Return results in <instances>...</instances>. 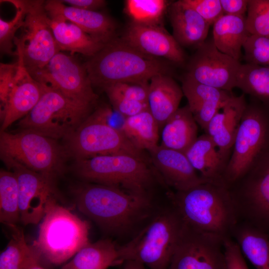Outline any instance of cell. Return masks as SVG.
<instances>
[{"label":"cell","instance_id":"33","mask_svg":"<svg viewBox=\"0 0 269 269\" xmlns=\"http://www.w3.org/2000/svg\"><path fill=\"white\" fill-rule=\"evenodd\" d=\"M236 87L269 107V66L241 64Z\"/></svg>","mask_w":269,"mask_h":269},{"label":"cell","instance_id":"23","mask_svg":"<svg viewBox=\"0 0 269 269\" xmlns=\"http://www.w3.org/2000/svg\"><path fill=\"white\" fill-rule=\"evenodd\" d=\"M169 17L172 35L182 47L197 49L206 40L210 25L184 0L171 4Z\"/></svg>","mask_w":269,"mask_h":269},{"label":"cell","instance_id":"18","mask_svg":"<svg viewBox=\"0 0 269 269\" xmlns=\"http://www.w3.org/2000/svg\"><path fill=\"white\" fill-rule=\"evenodd\" d=\"M146 55L164 58L177 64H183L185 52L172 35L160 25H146L131 22L122 39Z\"/></svg>","mask_w":269,"mask_h":269},{"label":"cell","instance_id":"11","mask_svg":"<svg viewBox=\"0 0 269 269\" xmlns=\"http://www.w3.org/2000/svg\"><path fill=\"white\" fill-rule=\"evenodd\" d=\"M228 188L239 219L269 236V143L248 171Z\"/></svg>","mask_w":269,"mask_h":269},{"label":"cell","instance_id":"21","mask_svg":"<svg viewBox=\"0 0 269 269\" xmlns=\"http://www.w3.org/2000/svg\"><path fill=\"white\" fill-rule=\"evenodd\" d=\"M44 6L49 17L61 18L73 23L105 43L114 38L115 23L103 13L67 5L60 0L45 1Z\"/></svg>","mask_w":269,"mask_h":269},{"label":"cell","instance_id":"31","mask_svg":"<svg viewBox=\"0 0 269 269\" xmlns=\"http://www.w3.org/2000/svg\"><path fill=\"white\" fill-rule=\"evenodd\" d=\"M232 235L257 269H269V236L244 222L237 224Z\"/></svg>","mask_w":269,"mask_h":269},{"label":"cell","instance_id":"26","mask_svg":"<svg viewBox=\"0 0 269 269\" xmlns=\"http://www.w3.org/2000/svg\"><path fill=\"white\" fill-rule=\"evenodd\" d=\"M49 24L60 51L78 53L91 57L106 44L64 19L49 17Z\"/></svg>","mask_w":269,"mask_h":269},{"label":"cell","instance_id":"20","mask_svg":"<svg viewBox=\"0 0 269 269\" xmlns=\"http://www.w3.org/2000/svg\"><path fill=\"white\" fill-rule=\"evenodd\" d=\"M181 88L198 125L206 133L208 124L234 95L232 91L209 86L186 77Z\"/></svg>","mask_w":269,"mask_h":269},{"label":"cell","instance_id":"42","mask_svg":"<svg viewBox=\"0 0 269 269\" xmlns=\"http://www.w3.org/2000/svg\"><path fill=\"white\" fill-rule=\"evenodd\" d=\"M224 253L225 269H249L239 245L231 237L224 240Z\"/></svg>","mask_w":269,"mask_h":269},{"label":"cell","instance_id":"38","mask_svg":"<svg viewBox=\"0 0 269 269\" xmlns=\"http://www.w3.org/2000/svg\"><path fill=\"white\" fill-rule=\"evenodd\" d=\"M243 49L246 63L269 66V37L251 35Z\"/></svg>","mask_w":269,"mask_h":269},{"label":"cell","instance_id":"27","mask_svg":"<svg viewBox=\"0 0 269 269\" xmlns=\"http://www.w3.org/2000/svg\"><path fill=\"white\" fill-rule=\"evenodd\" d=\"M162 129L160 145L183 152L198 137V124L188 105L179 108Z\"/></svg>","mask_w":269,"mask_h":269},{"label":"cell","instance_id":"43","mask_svg":"<svg viewBox=\"0 0 269 269\" xmlns=\"http://www.w3.org/2000/svg\"><path fill=\"white\" fill-rule=\"evenodd\" d=\"M224 15L246 16L249 0H220Z\"/></svg>","mask_w":269,"mask_h":269},{"label":"cell","instance_id":"8","mask_svg":"<svg viewBox=\"0 0 269 269\" xmlns=\"http://www.w3.org/2000/svg\"><path fill=\"white\" fill-rule=\"evenodd\" d=\"M41 84L42 92L39 100L17 126L21 130L34 131L56 140L65 139L90 115L93 107L73 101Z\"/></svg>","mask_w":269,"mask_h":269},{"label":"cell","instance_id":"48","mask_svg":"<svg viewBox=\"0 0 269 269\" xmlns=\"http://www.w3.org/2000/svg\"><path fill=\"white\" fill-rule=\"evenodd\" d=\"M268 7H269V0H268Z\"/></svg>","mask_w":269,"mask_h":269},{"label":"cell","instance_id":"35","mask_svg":"<svg viewBox=\"0 0 269 269\" xmlns=\"http://www.w3.org/2000/svg\"><path fill=\"white\" fill-rule=\"evenodd\" d=\"M168 6L164 0H127L125 10L132 22L146 25H159Z\"/></svg>","mask_w":269,"mask_h":269},{"label":"cell","instance_id":"32","mask_svg":"<svg viewBox=\"0 0 269 269\" xmlns=\"http://www.w3.org/2000/svg\"><path fill=\"white\" fill-rule=\"evenodd\" d=\"M8 227L11 230V237L0 254V269H29L41 264L35 248L27 243L23 231L16 225Z\"/></svg>","mask_w":269,"mask_h":269},{"label":"cell","instance_id":"12","mask_svg":"<svg viewBox=\"0 0 269 269\" xmlns=\"http://www.w3.org/2000/svg\"><path fill=\"white\" fill-rule=\"evenodd\" d=\"M44 0H23L25 14L14 40L15 54L32 73L42 69L60 51L49 24Z\"/></svg>","mask_w":269,"mask_h":269},{"label":"cell","instance_id":"41","mask_svg":"<svg viewBox=\"0 0 269 269\" xmlns=\"http://www.w3.org/2000/svg\"><path fill=\"white\" fill-rule=\"evenodd\" d=\"M210 26L224 15L220 0H184Z\"/></svg>","mask_w":269,"mask_h":269},{"label":"cell","instance_id":"3","mask_svg":"<svg viewBox=\"0 0 269 269\" xmlns=\"http://www.w3.org/2000/svg\"><path fill=\"white\" fill-rule=\"evenodd\" d=\"M93 86L103 89L121 83L149 81L157 75H169V66L115 38L83 64Z\"/></svg>","mask_w":269,"mask_h":269},{"label":"cell","instance_id":"9","mask_svg":"<svg viewBox=\"0 0 269 269\" xmlns=\"http://www.w3.org/2000/svg\"><path fill=\"white\" fill-rule=\"evenodd\" d=\"M0 150L2 159L13 160L53 180L62 172L68 154L56 139L28 130L0 131Z\"/></svg>","mask_w":269,"mask_h":269},{"label":"cell","instance_id":"37","mask_svg":"<svg viewBox=\"0 0 269 269\" xmlns=\"http://www.w3.org/2000/svg\"><path fill=\"white\" fill-rule=\"evenodd\" d=\"M246 22L250 35L269 37L268 0H249Z\"/></svg>","mask_w":269,"mask_h":269},{"label":"cell","instance_id":"15","mask_svg":"<svg viewBox=\"0 0 269 269\" xmlns=\"http://www.w3.org/2000/svg\"><path fill=\"white\" fill-rule=\"evenodd\" d=\"M225 239L184 225L168 269H225Z\"/></svg>","mask_w":269,"mask_h":269},{"label":"cell","instance_id":"4","mask_svg":"<svg viewBox=\"0 0 269 269\" xmlns=\"http://www.w3.org/2000/svg\"><path fill=\"white\" fill-rule=\"evenodd\" d=\"M87 222L57 203L54 197L48 200L40 221L38 235L32 246L41 264L60 265L89 243Z\"/></svg>","mask_w":269,"mask_h":269},{"label":"cell","instance_id":"46","mask_svg":"<svg viewBox=\"0 0 269 269\" xmlns=\"http://www.w3.org/2000/svg\"><path fill=\"white\" fill-rule=\"evenodd\" d=\"M29 269H46L40 263H37L32 266Z\"/></svg>","mask_w":269,"mask_h":269},{"label":"cell","instance_id":"7","mask_svg":"<svg viewBox=\"0 0 269 269\" xmlns=\"http://www.w3.org/2000/svg\"><path fill=\"white\" fill-rule=\"evenodd\" d=\"M183 226L174 209L157 216L129 243L119 247L120 265L134 260L150 269H168Z\"/></svg>","mask_w":269,"mask_h":269},{"label":"cell","instance_id":"25","mask_svg":"<svg viewBox=\"0 0 269 269\" xmlns=\"http://www.w3.org/2000/svg\"><path fill=\"white\" fill-rule=\"evenodd\" d=\"M148 110L161 129L166 121L179 108L184 96L181 87L168 74H159L149 80Z\"/></svg>","mask_w":269,"mask_h":269},{"label":"cell","instance_id":"16","mask_svg":"<svg viewBox=\"0 0 269 269\" xmlns=\"http://www.w3.org/2000/svg\"><path fill=\"white\" fill-rule=\"evenodd\" d=\"M241 65L240 61L220 51L212 38L196 49L185 76L201 84L232 91L236 87Z\"/></svg>","mask_w":269,"mask_h":269},{"label":"cell","instance_id":"39","mask_svg":"<svg viewBox=\"0 0 269 269\" xmlns=\"http://www.w3.org/2000/svg\"><path fill=\"white\" fill-rule=\"evenodd\" d=\"M148 81L121 83L104 88L128 99L147 103ZM148 104V103H147Z\"/></svg>","mask_w":269,"mask_h":269},{"label":"cell","instance_id":"22","mask_svg":"<svg viewBox=\"0 0 269 269\" xmlns=\"http://www.w3.org/2000/svg\"><path fill=\"white\" fill-rule=\"evenodd\" d=\"M244 94L233 95L209 122L206 133L221 153L229 158L247 105Z\"/></svg>","mask_w":269,"mask_h":269},{"label":"cell","instance_id":"1","mask_svg":"<svg viewBox=\"0 0 269 269\" xmlns=\"http://www.w3.org/2000/svg\"><path fill=\"white\" fill-rule=\"evenodd\" d=\"M184 225L197 232L223 239L231 237L238 216L227 186L205 182L183 191L169 193Z\"/></svg>","mask_w":269,"mask_h":269},{"label":"cell","instance_id":"13","mask_svg":"<svg viewBox=\"0 0 269 269\" xmlns=\"http://www.w3.org/2000/svg\"><path fill=\"white\" fill-rule=\"evenodd\" d=\"M42 84L27 71L20 58L12 64L0 63V131L26 116L38 102Z\"/></svg>","mask_w":269,"mask_h":269},{"label":"cell","instance_id":"34","mask_svg":"<svg viewBox=\"0 0 269 269\" xmlns=\"http://www.w3.org/2000/svg\"><path fill=\"white\" fill-rule=\"evenodd\" d=\"M0 221L9 226L20 221L18 187L11 171H0Z\"/></svg>","mask_w":269,"mask_h":269},{"label":"cell","instance_id":"24","mask_svg":"<svg viewBox=\"0 0 269 269\" xmlns=\"http://www.w3.org/2000/svg\"><path fill=\"white\" fill-rule=\"evenodd\" d=\"M184 153L203 179L224 184L223 177L229 158L221 153L208 134L199 136Z\"/></svg>","mask_w":269,"mask_h":269},{"label":"cell","instance_id":"47","mask_svg":"<svg viewBox=\"0 0 269 269\" xmlns=\"http://www.w3.org/2000/svg\"><path fill=\"white\" fill-rule=\"evenodd\" d=\"M61 269H73L71 267L68 266L67 264H65Z\"/></svg>","mask_w":269,"mask_h":269},{"label":"cell","instance_id":"36","mask_svg":"<svg viewBox=\"0 0 269 269\" xmlns=\"http://www.w3.org/2000/svg\"><path fill=\"white\" fill-rule=\"evenodd\" d=\"M12 3L16 8V13L10 21L0 18V50L1 54H13L15 34L21 28L25 11L22 0H4Z\"/></svg>","mask_w":269,"mask_h":269},{"label":"cell","instance_id":"5","mask_svg":"<svg viewBox=\"0 0 269 269\" xmlns=\"http://www.w3.org/2000/svg\"><path fill=\"white\" fill-rule=\"evenodd\" d=\"M116 111L107 106L98 108L65 138L68 154L76 160L99 155L125 153L149 160L135 148L120 129L109 122Z\"/></svg>","mask_w":269,"mask_h":269},{"label":"cell","instance_id":"29","mask_svg":"<svg viewBox=\"0 0 269 269\" xmlns=\"http://www.w3.org/2000/svg\"><path fill=\"white\" fill-rule=\"evenodd\" d=\"M120 129L129 141L140 151H149L158 145L160 129L148 109L124 118Z\"/></svg>","mask_w":269,"mask_h":269},{"label":"cell","instance_id":"2","mask_svg":"<svg viewBox=\"0 0 269 269\" xmlns=\"http://www.w3.org/2000/svg\"><path fill=\"white\" fill-rule=\"evenodd\" d=\"M76 202L79 211L106 231L121 233L145 217L151 207L147 195L94 183L77 189Z\"/></svg>","mask_w":269,"mask_h":269},{"label":"cell","instance_id":"30","mask_svg":"<svg viewBox=\"0 0 269 269\" xmlns=\"http://www.w3.org/2000/svg\"><path fill=\"white\" fill-rule=\"evenodd\" d=\"M66 264L73 269H108L120 265L119 247L109 239L89 242Z\"/></svg>","mask_w":269,"mask_h":269},{"label":"cell","instance_id":"10","mask_svg":"<svg viewBox=\"0 0 269 269\" xmlns=\"http://www.w3.org/2000/svg\"><path fill=\"white\" fill-rule=\"evenodd\" d=\"M269 143V107L247 103L223 177L227 187L248 171Z\"/></svg>","mask_w":269,"mask_h":269},{"label":"cell","instance_id":"19","mask_svg":"<svg viewBox=\"0 0 269 269\" xmlns=\"http://www.w3.org/2000/svg\"><path fill=\"white\" fill-rule=\"evenodd\" d=\"M149 159L165 183L175 191H183L208 182L193 168L184 152L158 145L148 151Z\"/></svg>","mask_w":269,"mask_h":269},{"label":"cell","instance_id":"40","mask_svg":"<svg viewBox=\"0 0 269 269\" xmlns=\"http://www.w3.org/2000/svg\"><path fill=\"white\" fill-rule=\"evenodd\" d=\"M104 90L113 109L124 118L135 115L148 109L147 103L128 99L109 90Z\"/></svg>","mask_w":269,"mask_h":269},{"label":"cell","instance_id":"28","mask_svg":"<svg viewBox=\"0 0 269 269\" xmlns=\"http://www.w3.org/2000/svg\"><path fill=\"white\" fill-rule=\"evenodd\" d=\"M249 33L246 16L224 15L213 25V40L221 52L240 61Z\"/></svg>","mask_w":269,"mask_h":269},{"label":"cell","instance_id":"17","mask_svg":"<svg viewBox=\"0 0 269 269\" xmlns=\"http://www.w3.org/2000/svg\"><path fill=\"white\" fill-rule=\"evenodd\" d=\"M17 179L20 221L24 225L40 222L48 200L55 193L53 180L8 159H2Z\"/></svg>","mask_w":269,"mask_h":269},{"label":"cell","instance_id":"14","mask_svg":"<svg viewBox=\"0 0 269 269\" xmlns=\"http://www.w3.org/2000/svg\"><path fill=\"white\" fill-rule=\"evenodd\" d=\"M30 74L79 103L93 107L98 99L83 64L61 51L42 69Z\"/></svg>","mask_w":269,"mask_h":269},{"label":"cell","instance_id":"45","mask_svg":"<svg viewBox=\"0 0 269 269\" xmlns=\"http://www.w3.org/2000/svg\"><path fill=\"white\" fill-rule=\"evenodd\" d=\"M122 265V269H145L143 264L134 260H126Z\"/></svg>","mask_w":269,"mask_h":269},{"label":"cell","instance_id":"6","mask_svg":"<svg viewBox=\"0 0 269 269\" xmlns=\"http://www.w3.org/2000/svg\"><path fill=\"white\" fill-rule=\"evenodd\" d=\"M74 170L79 177L91 183L142 195H148L147 191L154 179L148 159L125 153L76 160Z\"/></svg>","mask_w":269,"mask_h":269},{"label":"cell","instance_id":"44","mask_svg":"<svg viewBox=\"0 0 269 269\" xmlns=\"http://www.w3.org/2000/svg\"><path fill=\"white\" fill-rule=\"evenodd\" d=\"M63 3L74 7L97 11V9L105 6L106 1L104 0H60Z\"/></svg>","mask_w":269,"mask_h":269}]
</instances>
